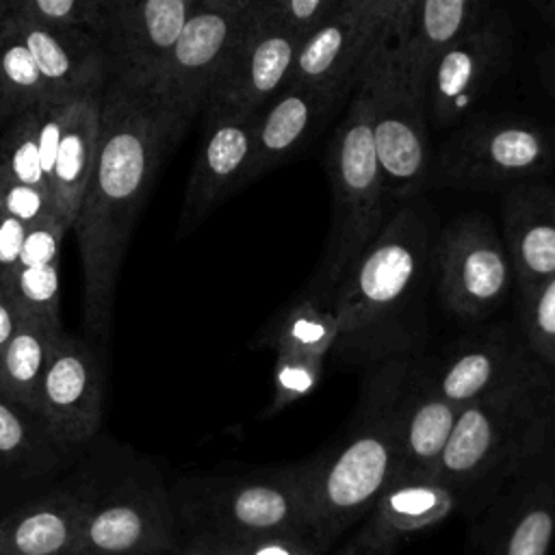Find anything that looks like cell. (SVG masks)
Listing matches in <instances>:
<instances>
[{
    "mask_svg": "<svg viewBox=\"0 0 555 555\" xmlns=\"http://www.w3.org/2000/svg\"><path fill=\"white\" fill-rule=\"evenodd\" d=\"M0 78L15 115L54 98L11 15L0 22Z\"/></svg>",
    "mask_w": 555,
    "mask_h": 555,
    "instance_id": "32",
    "label": "cell"
},
{
    "mask_svg": "<svg viewBox=\"0 0 555 555\" xmlns=\"http://www.w3.org/2000/svg\"><path fill=\"white\" fill-rule=\"evenodd\" d=\"M61 323L20 317V325L0 351V392L35 412V397L52 356Z\"/></svg>",
    "mask_w": 555,
    "mask_h": 555,
    "instance_id": "31",
    "label": "cell"
},
{
    "mask_svg": "<svg viewBox=\"0 0 555 555\" xmlns=\"http://www.w3.org/2000/svg\"><path fill=\"white\" fill-rule=\"evenodd\" d=\"M9 15V0H0V22Z\"/></svg>",
    "mask_w": 555,
    "mask_h": 555,
    "instance_id": "48",
    "label": "cell"
},
{
    "mask_svg": "<svg viewBox=\"0 0 555 555\" xmlns=\"http://www.w3.org/2000/svg\"><path fill=\"white\" fill-rule=\"evenodd\" d=\"M338 338L334 293L306 291L280 310L249 343L251 349L327 360Z\"/></svg>",
    "mask_w": 555,
    "mask_h": 555,
    "instance_id": "29",
    "label": "cell"
},
{
    "mask_svg": "<svg viewBox=\"0 0 555 555\" xmlns=\"http://www.w3.org/2000/svg\"><path fill=\"white\" fill-rule=\"evenodd\" d=\"M9 9L50 28L87 30L100 41L106 28V0H9Z\"/></svg>",
    "mask_w": 555,
    "mask_h": 555,
    "instance_id": "33",
    "label": "cell"
},
{
    "mask_svg": "<svg viewBox=\"0 0 555 555\" xmlns=\"http://www.w3.org/2000/svg\"><path fill=\"white\" fill-rule=\"evenodd\" d=\"M338 555H390V553H373V551H360V548H353V546H345Z\"/></svg>",
    "mask_w": 555,
    "mask_h": 555,
    "instance_id": "46",
    "label": "cell"
},
{
    "mask_svg": "<svg viewBox=\"0 0 555 555\" xmlns=\"http://www.w3.org/2000/svg\"><path fill=\"white\" fill-rule=\"evenodd\" d=\"M460 408L442 399L429 382L423 360H410L397 399V479L434 477L453 434Z\"/></svg>",
    "mask_w": 555,
    "mask_h": 555,
    "instance_id": "23",
    "label": "cell"
},
{
    "mask_svg": "<svg viewBox=\"0 0 555 555\" xmlns=\"http://www.w3.org/2000/svg\"><path fill=\"white\" fill-rule=\"evenodd\" d=\"M20 325V312L4 288H0V351Z\"/></svg>",
    "mask_w": 555,
    "mask_h": 555,
    "instance_id": "42",
    "label": "cell"
},
{
    "mask_svg": "<svg viewBox=\"0 0 555 555\" xmlns=\"http://www.w3.org/2000/svg\"><path fill=\"white\" fill-rule=\"evenodd\" d=\"M371 98V132L384 186L397 208L416 199L431 167L425 98L408 78L392 43L384 46L364 72Z\"/></svg>",
    "mask_w": 555,
    "mask_h": 555,
    "instance_id": "8",
    "label": "cell"
},
{
    "mask_svg": "<svg viewBox=\"0 0 555 555\" xmlns=\"http://www.w3.org/2000/svg\"><path fill=\"white\" fill-rule=\"evenodd\" d=\"M553 141L533 119L477 115L431 156L427 186L490 189L540 180L553 167Z\"/></svg>",
    "mask_w": 555,
    "mask_h": 555,
    "instance_id": "7",
    "label": "cell"
},
{
    "mask_svg": "<svg viewBox=\"0 0 555 555\" xmlns=\"http://www.w3.org/2000/svg\"><path fill=\"white\" fill-rule=\"evenodd\" d=\"M410 360L366 369L351 418L330 447L310 455L312 542L321 555L364 520L397 479V399Z\"/></svg>",
    "mask_w": 555,
    "mask_h": 555,
    "instance_id": "4",
    "label": "cell"
},
{
    "mask_svg": "<svg viewBox=\"0 0 555 555\" xmlns=\"http://www.w3.org/2000/svg\"><path fill=\"white\" fill-rule=\"evenodd\" d=\"M416 0H340L301 43L291 80L349 98L373 56L401 37Z\"/></svg>",
    "mask_w": 555,
    "mask_h": 555,
    "instance_id": "9",
    "label": "cell"
},
{
    "mask_svg": "<svg viewBox=\"0 0 555 555\" xmlns=\"http://www.w3.org/2000/svg\"><path fill=\"white\" fill-rule=\"evenodd\" d=\"M323 167L330 180L332 219L325 249L306 291L334 293L395 210L373 145L364 76L327 141Z\"/></svg>",
    "mask_w": 555,
    "mask_h": 555,
    "instance_id": "6",
    "label": "cell"
},
{
    "mask_svg": "<svg viewBox=\"0 0 555 555\" xmlns=\"http://www.w3.org/2000/svg\"><path fill=\"white\" fill-rule=\"evenodd\" d=\"M193 548H202L210 555H321L312 540L291 538V535H273V538L223 542V544H202Z\"/></svg>",
    "mask_w": 555,
    "mask_h": 555,
    "instance_id": "40",
    "label": "cell"
},
{
    "mask_svg": "<svg viewBox=\"0 0 555 555\" xmlns=\"http://www.w3.org/2000/svg\"><path fill=\"white\" fill-rule=\"evenodd\" d=\"M490 11L492 4L483 0H416L408 28L392 46L421 93L434 63Z\"/></svg>",
    "mask_w": 555,
    "mask_h": 555,
    "instance_id": "27",
    "label": "cell"
},
{
    "mask_svg": "<svg viewBox=\"0 0 555 555\" xmlns=\"http://www.w3.org/2000/svg\"><path fill=\"white\" fill-rule=\"evenodd\" d=\"M102 93L74 95L63 119L50 176V202L52 212L67 230L74 225L95 165Z\"/></svg>",
    "mask_w": 555,
    "mask_h": 555,
    "instance_id": "26",
    "label": "cell"
},
{
    "mask_svg": "<svg viewBox=\"0 0 555 555\" xmlns=\"http://www.w3.org/2000/svg\"><path fill=\"white\" fill-rule=\"evenodd\" d=\"M340 0H254V20L271 30L306 41L336 9Z\"/></svg>",
    "mask_w": 555,
    "mask_h": 555,
    "instance_id": "35",
    "label": "cell"
},
{
    "mask_svg": "<svg viewBox=\"0 0 555 555\" xmlns=\"http://www.w3.org/2000/svg\"><path fill=\"white\" fill-rule=\"evenodd\" d=\"M180 555H210V553H206V551H202V548H193V546H189L186 551H182Z\"/></svg>",
    "mask_w": 555,
    "mask_h": 555,
    "instance_id": "47",
    "label": "cell"
},
{
    "mask_svg": "<svg viewBox=\"0 0 555 555\" xmlns=\"http://www.w3.org/2000/svg\"><path fill=\"white\" fill-rule=\"evenodd\" d=\"M67 228L59 221V217L52 212L30 225L26 230L17 264L15 267H37V264H48V262H59L61 260V243L65 236Z\"/></svg>",
    "mask_w": 555,
    "mask_h": 555,
    "instance_id": "38",
    "label": "cell"
},
{
    "mask_svg": "<svg viewBox=\"0 0 555 555\" xmlns=\"http://www.w3.org/2000/svg\"><path fill=\"white\" fill-rule=\"evenodd\" d=\"M104 388L106 366L100 347L61 330L37 388L35 414L65 453H74L98 434Z\"/></svg>",
    "mask_w": 555,
    "mask_h": 555,
    "instance_id": "13",
    "label": "cell"
},
{
    "mask_svg": "<svg viewBox=\"0 0 555 555\" xmlns=\"http://www.w3.org/2000/svg\"><path fill=\"white\" fill-rule=\"evenodd\" d=\"M533 9L538 11V15L542 17V22L548 24V28L553 30L555 35V0H548V2H535Z\"/></svg>",
    "mask_w": 555,
    "mask_h": 555,
    "instance_id": "45",
    "label": "cell"
},
{
    "mask_svg": "<svg viewBox=\"0 0 555 555\" xmlns=\"http://www.w3.org/2000/svg\"><path fill=\"white\" fill-rule=\"evenodd\" d=\"M431 260L440 301L462 321H483L514 286L505 243L483 215L453 219L440 232Z\"/></svg>",
    "mask_w": 555,
    "mask_h": 555,
    "instance_id": "11",
    "label": "cell"
},
{
    "mask_svg": "<svg viewBox=\"0 0 555 555\" xmlns=\"http://www.w3.org/2000/svg\"><path fill=\"white\" fill-rule=\"evenodd\" d=\"M4 291L13 299L20 317L61 323L59 262H48L37 267H15Z\"/></svg>",
    "mask_w": 555,
    "mask_h": 555,
    "instance_id": "34",
    "label": "cell"
},
{
    "mask_svg": "<svg viewBox=\"0 0 555 555\" xmlns=\"http://www.w3.org/2000/svg\"><path fill=\"white\" fill-rule=\"evenodd\" d=\"M336 91L288 82L254 119V154L245 184L293 160L345 102Z\"/></svg>",
    "mask_w": 555,
    "mask_h": 555,
    "instance_id": "21",
    "label": "cell"
},
{
    "mask_svg": "<svg viewBox=\"0 0 555 555\" xmlns=\"http://www.w3.org/2000/svg\"><path fill=\"white\" fill-rule=\"evenodd\" d=\"M470 520L477 555H548L555 535V444L522 462Z\"/></svg>",
    "mask_w": 555,
    "mask_h": 555,
    "instance_id": "12",
    "label": "cell"
},
{
    "mask_svg": "<svg viewBox=\"0 0 555 555\" xmlns=\"http://www.w3.org/2000/svg\"><path fill=\"white\" fill-rule=\"evenodd\" d=\"M0 210L30 228L52 215V202L46 191L0 176Z\"/></svg>",
    "mask_w": 555,
    "mask_h": 555,
    "instance_id": "39",
    "label": "cell"
},
{
    "mask_svg": "<svg viewBox=\"0 0 555 555\" xmlns=\"http://www.w3.org/2000/svg\"><path fill=\"white\" fill-rule=\"evenodd\" d=\"M254 119L230 111L202 113V141L182 197L178 236L191 234L223 199L245 189L254 154Z\"/></svg>",
    "mask_w": 555,
    "mask_h": 555,
    "instance_id": "17",
    "label": "cell"
},
{
    "mask_svg": "<svg viewBox=\"0 0 555 555\" xmlns=\"http://www.w3.org/2000/svg\"><path fill=\"white\" fill-rule=\"evenodd\" d=\"M67 457L35 412L0 392V483L43 477Z\"/></svg>",
    "mask_w": 555,
    "mask_h": 555,
    "instance_id": "30",
    "label": "cell"
},
{
    "mask_svg": "<svg viewBox=\"0 0 555 555\" xmlns=\"http://www.w3.org/2000/svg\"><path fill=\"white\" fill-rule=\"evenodd\" d=\"M323 371L325 360L295 353H275V364L271 373L273 395L260 418H273L295 401L306 399L321 384Z\"/></svg>",
    "mask_w": 555,
    "mask_h": 555,
    "instance_id": "36",
    "label": "cell"
},
{
    "mask_svg": "<svg viewBox=\"0 0 555 555\" xmlns=\"http://www.w3.org/2000/svg\"><path fill=\"white\" fill-rule=\"evenodd\" d=\"M555 444V373L540 360L460 410L436 479L473 518L529 457Z\"/></svg>",
    "mask_w": 555,
    "mask_h": 555,
    "instance_id": "3",
    "label": "cell"
},
{
    "mask_svg": "<svg viewBox=\"0 0 555 555\" xmlns=\"http://www.w3.org/2000/svg\"><path fill=\"white\" fill-rule=\"evenodd\" d=\"M98 492L93 477L76 475L0 516V555H78L82 522Z\"/></svg>",
    "mask_w": 555,
    "mask_h": 555,
    "instance_id": "20",
    "label": "cell"
},
{
    "mask_svg": "<svg viewBox=\"0 0 555 555\" xmlns=\"http://www.w3.org/2000/svg\"><path fill=\"white\" fill-rule=\"evenodd\" d=\"M15 117V111L9 102V95L4 91V85H2V78H0V130Z\"/></svg>",
    "mask_w": 555,
    "mask_h": 555,
    "instance_id": "44",
    "label": "cell"
},
{
    "mask_svg": "<svg viewBox=\"0 0 555 555\" xmlns=\"http://www.w3.org/2000/svg\"><path fill=\"white\" fill-rule=\"evenodd\" d=\"M186 132L145 85L108 80L95 165L72 230L82 260V323L89 343L111 334L117 275L156 176Z\"/></svg>",
    "mask_w": 555,
    "mask_h": 555,
    "instance_id": "1",
    "label": "cell"
},
{
    "mask_svg": "<svg viewBox=\"0 0 555 555\" xmlns=\"http://www.w3.org/2000/svg\"><path fill=\"white\" fill-rule=\"evenodd\" d=\"M529 351L555 373V278L520 297V325Z\"/></svg>",
    "mask_w": 555,
    "mask_h": 555,
    "instance_id": "37",
    "label": "cell"
},
{
    "mask_svg": "<svg viewBox=\"0 0 555 555\" xmlns=\"http://www.w3.org/2000/svg\"><path fill=\"white\" fill-rule=\"evenodd\" d=\"M9 15L54 98L104 91L111 76L100 39L80 28H50L24 20L11 9Z\"/></svg>",
    "mask_w": 555,
    "mask_h": 555,
    "instance_id": "24",
    "label": "cell"
},
{
    "mask_svg": "<svg viewBox=\"0 0 555 555\" xmlns=\"http://www.w3.org/2000/svg\"><path fill=\"white\" fill-rule=\"evenodd\" d=\"M299 48L301 41L260 26L249 11V24L219 72L204 111L256 115L288 85Z\"/></svg>",
    "mask_w": 555,
    "mask_h": 555,
    "instance_id": "19",
    "label": "cell"
},
{
    "mask_svg": "<svg viewBox=\"0 0 555 555\" xmlns=\"http://www.w3.org/2000/svg\"><path fill=\"white\" fill-rule=\"evenodd\" d=\"M74 98V95H72ZM72 98H52L17 113L0 130V176L50 195V176Z\"/></svg>",
    "mask_w": 555,
    "mask_h": 555,
    "instance_id": "28",
    "label": "cell"
},
{
    "mask_svg": "<svg viewBox=\"0 0 555 555\" xmlns=\"http://www.w3.org/2000/svg\"><path fill=\"white\" fill-rule=\"evenodd\" d=\"M173 544V505L158 479L128 477L100 488L78 555H154Z\"/></svg>",
    "mask_w": 555,
    "mask_h": 555,
    "instance_id": "15",
    "label": "cell"
},
{
    "mask_svg": "<svg viewBox=\"0 0 555 555\" xmlns=\"http://www.w3.org/2000/svg\"><path fill=\"white\" fill-rule=\"evenodd\" d=\"M251 0H197L171 54L145 85L184 128L202 115L208 93L249 24Z\"/></svg>",
    "mask_w": 555,
    "mask_h": 555,
    "instance_id": "10",
    "label": "cell"
},
{
    "mask_svg": "<svg viewBox=\"0 0 555 555\" xmlns=\"http://www.w3.org/2000/svg\"><path fill=\"white\" fill-rule=\"evenodd\" d=\"M512 56L509 15L492 7L473 30L434 63L423 91L427 124L451 128L466 121L475 104L507 72Z\"/></svg>",
    "mask_w": 555,
    "mask_h": 555,
    "instance_id": "14",
    "label": "cell"
},
{
    "mask_svg": "<svg viewBox=\"0 0 555 555\" xmlns=\"http://www.w3.org/2000/svg\"><path fill=\"white\" fill-rule=\"evenodd\" d=\"M455 512H460V501L440 479H399L379 496L349 546L373 553H392L401 538L425 531Z\"/></svg>",
    "mask_w": 555,
    "mask_h": 555,
    "instance_id": "25",
    "label": "cell"
},
{
    "mask_svg": "<svg viewBox=\"0 0 555 555\" xmlns=\"http://www.w3.org/2000/svg\"><path fill=\"white\" fill-rule=\"evenodd\" d=\"M429 234L427 215L416 199L399 204L338 284V338L332 353L343 364L371 369L412 358L421 347L427 336Z\"/></svg>",
    "mask_w": 555,
    "mask_h": 555,
    "instance_id": "2",
    "label": "cell"
},
{
    "mask_svg": "<svg viewBox=\"0 0 555 555\" xmlns=\"http://www.w3.org/2000/svg\"><path fill=\"white\" fill-rule=\"evenodd\" d=\"M26 225L0 210V288L7 286L26 236Z\"/></svg>",
    "mask_w": 555,
    "mask_h": 555,
    "instance_id": "41",
    "label": "cell"
},
{
    "mask_svg": "<svg viewBox=\"0 0 555 555\" xmlns=\"http://www.w3.org/2000/svg\"><path fill=\"white\" fill-rule=\"evenodd\" d=\"M501 217L514 284L527 297L555 278V189L542 180L509 186Z\"/></svg>",
    "mask_w": 555,
    "mask_h": 555,
    "instance_id": "22",
    "label": "cell"
},
{
    "mask_svg": "<svg viewBox=\"0 0 555 555\" xmlns=\"http://www.w3.org/2000/svg\"><path fill=\"white\" fill-rule=\"evenodd\" d=\"M535 360L520 330L499 323L462 338L438 362H425V371L436 392L462 410Z\"/></svg>",
    "mask_w": 555,
    "mask_h": 555,
    "instance_id": "18",
    "label": "cell"
},
{
    "mask_svg": "<svg viewBox=\"0 0 555 555\" xmlns=\"http://www.w3.org/2000/svg\"><path fill=\"white\" fill-rule=\"evenodd\" d=\"M178 512L195 533L191 546L273 535L312 540V457L186 479Z\"/></svg>",
    "mask_w": 555,
    "mask_h": 555,
    "instance_id": "5",
    "label": "cell"
},
{
    "mask_svg": "<svg viewBox=\"0 0 555 555\" xmlns=\"http://www.w3.org/2000/svg\"><path fill=\"white\" fill-rule=\"evenodd\" d=\"M197 0H106L102 48L113 80L147 85L171 54Z\"/></svg>",
    "mask_w": 555,
    "mask_h": 555,
    "instance_id": "16",
    "label": "cell"
},
{
    "mask_svg": "<svg viewBox=\"0 0 555 555\" xmlns=\"http://www.w3.org/2000/svg\"><path fill=\"white\" fill-rule=\"evenodd\" d=\"M542 74L546 85L555 91V41L553 46L542 54Z\"/></svg>",
    "mask_w": 555,
    "mask_h": 555,
    "instance_id": "43",
    "label": "cell"
}]
</instances>
